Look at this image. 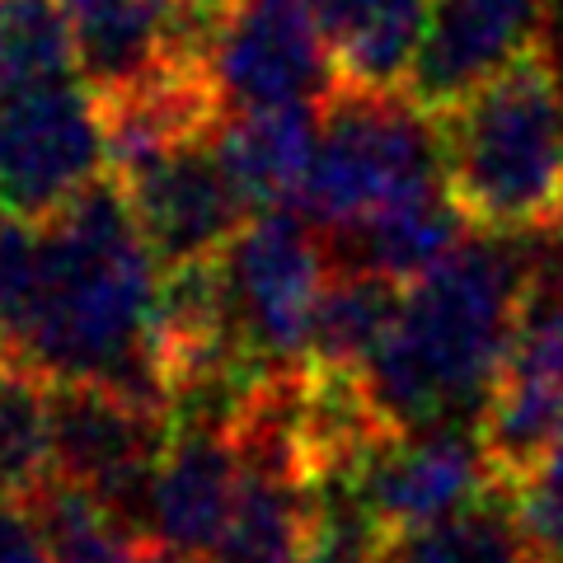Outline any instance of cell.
<instances>
[{
	"label": "cell",
	"instance_id": "cell-1",
	"mask_svg": "<svg viewBox=\"0 0 563 563\" xmlns=\"http://www.w3.org/2000/svg\"><path fill=\"white\" fill-rule=\"evenodd\" d=\"M38 291L0 357L47 385H109L165 404L151 366L165 268L109 174L57 221L38 225ZM169 409V404H165Z\"/></svg>",
	"mask_w": 563,
	"mask_h": 563
},
{
	"label": "cell",
	"instance_id": "cell-2",
	"mask_svg": "<svg viewBox=\"0 0 563 563\" xmlns=\"http://www.w3.org/2000/svg\"><path fill=\"white\" fill-rule=\"evenodd\" d=\"M531 282V240L470 231L442 268L413 282L390 339L357 376L385 432L474 422L512 347Z\"/></svg>",
	"mask_w": 563,
	"mask_h": 563
},
{
	"label": "cell",
	"instance_id": "cell-3",
	"mask_svg": "<svg viewBox=\"0 0 563 563\" xmlns=\"http://www.w3.org/2000/svg\"><path fill=\"white\" fill-rule=\"evenodd\" d=\"M437 132L446 192L470 231L498 240L563 235V70L554 43L437 113Z\"/></svg>",
	"mask_w": 563,
	"mask_h": 563
},
{
	"label": "cell",
	"instance_id": "cell-4",
	"mask_svg": "<svg viewBox=\"0 0 563 563\" xmlns=\"http://www.w3.org/2000/svg\"><path fill=\"white\" fill-rule=\"evenodd\" d=\"M446 188L442 132L409 95H372L339 85L320 103V132L301 184V217L324 235L380 217L399 202Z\"/></svg>",
	"mask_w": 563,
	"mask_h": 563
},
{
	"label": "cell",
	"instance_id": "cell-5",
	"mask_svg": "<svg viewBox=\"0 0 563 563\" xmlns=\"http://www.w3.org/2000/svg\"><path fill=\"white\" fill-rule=\"evenodd\" d=\"M333 258L314 225L291 207L258 211L217 258L221 310L235 352L258 385L306 372L314 310Z\"/></svg>",
	"mask_w": 563,
	"mask_h": 563
},
{
	"label": "cell",
	"instance_id": "cell-6",
	"mask_svg": "<svg viewBox=\"0 0 563 563\" xmlns=\"http://www.w3.org/2000/svg\"><path fill=\"white\" fill-rule=\"evenodd\" d=\"M563 428V235L531 240V282L512 347L479 413V446L493 484L512 493Z\"/></svg>",
	"mask_w": 563,
	"mask_h": 563
},
{
	"label": "cell",
	"instance_id": "cell-7",
	"mask_svg": "<svg viewBox=\"0 0 563 563\" xmlns=\"http://www.w3.org/2000/svg\"><path fill=\"white\" fill-rule=\"evenodd\" d=\"M493 493L503 488L493 484L479 428L442 422V428L399 432L376 442L339 484L324 488V498L343 503L376 544H390L399 536L428 531V526L470 512Z\"/></svg>",
	"mask_w": 563,
	"mask_h": 563
},
{
	"label": "cell",
	"instance_id": "cell-8",
	"mask_svg": "<svg viewBox=\"0 0 563 563\" xmlns=\"http://www.w3.org/2000/svg\"><path fill=\"white\" fill-rule=\"evenodd\" d=\"M103 179L109 146L90 85L52 80L0 103V211L47 225Z\"/></svg>",
	"mask_w": 563,
	"mask_h": 563
},
{
	"label": "cell",
	"instance_id": "cell-9",
	"mask_svg": "<svg viewBox=\"0 0 563 563\" xmlns=\"http://www.w3.org/2000/svg\"><path fill=\"white\" fill-rule=\"evenodd\" d=\"M174 437V409L109 385H52V474L141 531L155 465Z\"/></svg>",
	"mask_w": 563,
	"mask_h": 563
},
{
	"label": "cell",
	"instance_id": "cell-10",
	"mask_svg": "<svg viewBox=\"0 0 563 563\" xmlns=\"http://www.w3.org/2000/svg\"><path fill=\"white\" fill-rule=\"evenodd\" d=\"M62 10L80 80L109 95L165 70H207L235 0H62Z\"/></svg>",
	"mask_w": 563,
	"mask_h": 563
},
{
	"label": "cell",
	"instance_id": "cell-11",
	"mask_svg": "<svg viewBox=\"0 0 563 563\" xmlns=\"http://www.w3.org/2000/svg\"><path fill=\"white\" fill-rule=\"evenodd\" d=\"M225 113L320 103L339 90L310 0H235L207 62Z\"/></svg>",
	"mask_w": 563,
	"mask_h": 563
},
{
	"label": "cell",
	"instance_id": "cell-12",
	"mask_svg": "<svg viewBox=\"0 0 563 563\" xmlns=\"http://www.w3.org/2000/svg\"><path fill=\"white\" fill-rule=\"evenodd\" d=\"M113 179L165 273L211 263L250 221V207L240 202L217 155V136L188 141V146L155 155V161L113 174Z\"/></svg>",
	"mask_w": 563,
	"mask_h": 563
},
{
	"label": "cell",
	"instance_id": "cell-13",
	"mask_svg": "<svg viewBox=\"0 0 563 563\" xmlns=\"http://www.w3.org/2000/svg\"><path fill=\"white\" fill-rule=\"evenodd\" d=\"M554 0H432L409 99L432 118L455 109L507 66L550 47Z\"/></svg>",
	"mask_w": 563,
	"mask_h": 563
},
{
	"label": "cell",
	"instance_id": "cell-14",
	"mask_svg": "<svg viewBox=\"0 0 563 563\" xmlns=\"http://www.w3.org/2000/svg\"><path fill=\"white\" fill-rule=\"evenodd\" d=\"M240 442L225 418H174V437L155 465L141 507V540L151 550L207 563L240 503Z\"/></svg>",
	"mask_w": 563,
	"mask_h": 563
},
{
	"label": "cell",
	"instance_id": "cell-15",
	"mask_svg": "<svg viewBox=\"0 0 563 563\" xmlns=\"http://www.w3.org/2000/svg\"><path fill=\"white\" fill-rule=\"evenodd\" d=\"M310 10L339 85L409 95L432 0H310Z\"/></svg>",
	"mask_w": 563,
	"mask_h": 563
},
{
	"label": "cell",
	"instance_id": "cell-16",
	"mask_svg": "<svg viewBox=\"0 0 563 563\" xmlns=\"http://www.w3.org/2000/svg\"><path fill=\"white\" fill-rule=\"evenodd\" d=\"M465 240H470V225H465L461 211H455L446 188L422 192V198H413V202H399V207L380 211V217H372V221L352 225V231L324 235L329 258L339 263V268L385 277L404 291H409L413 282H422L428 273L442 268Z\"/></svg>",
	"mask_w": 563,
	"mask_h": 563
},
{
	"label": "cell",
	"instance_id": "cell-17",
	"mask_svg": "<svg viewBox=\"0 0 563 563\" xmlns=\"http://www.w3.org/2000/svg\"><path fill=\"white\" fill-rule=\"evenodd\" d=\"M314 132H320V109L314 103H287V109H250V113H225L217 132V155L240 202L258 211H277L301 198Z\"/></svg>",
	"mask_w": 563,
	"mask_h": 563
},
{
	"label": "cell",
	"instance_id": "cell-18",
	"mask_svg": "<svg viewBox=\"0 0 563 563\" xmlns=\"http://www.w3.org/2000/svg\"><path fill=\"white\" fill-rule=\"evenodd\" d=\"M399 301L404 287H395V282L333 263L320 310H314L306 366L329 376H362L380 352V343L390 339Z\"/></svg>",
	"mask_w": 563,
	"mask_h": 563
},
{
	"label": "cell",
	"instance_id": "cell-19",
	"mask_svg": "<svg viewBox=\"0 0 563 563\" xmlns=\"http://www.w3.org/2000/svg\"><path fill=\"white\" fill-rule=\"evenodd\" d=\"M24 512L47 544V563H136L146 550L128 517L57 474L29 493Z\"/></svg>",
	"mask_w": 563,
	"mask_h": 563
},
{
	"label": "cell",
	"instance_id": "cell-20",
	"mask_svg": "<svg viewBox=\"0 0 563 563\" xmlns=\"http://www.w3.org/2000/svg\"><path fill=\"white\" fill-rule=\"evenodd\" d=\"M376 563H540V554L521 531L512 498L493 493L442 526L376 544Z\"/></svg>",
	"mask_w": 563,
	"mask_h": 563
},
{
	"label": "cell",
	"instance_id": "cell-21",
	"mask_svg": "<svg viewBox=\"0 0 563 563\" xmlns=\"http://www.w3.org/2000/svg\"><path fill=\"white\" fill-rule=\"evenodd\" d=\"M52 479V385L0 357V493L24 503Z\"/></svg>",
	"mask_w": 563,
	"mask_h": 563
},
{
	"label": "cell",
	"instance_id": "cell-22",
	"mask_svg": "<svg viewBox=\"0 0 563 563\" xmlns=\"http://www.w3.org/2000/svg\"><path fill=\"white\" fill-rule=\"evenodd\" d=\"M0 62L10 66L20 90L76 76V33L62 0H0Z\"/></svg>",
	"mask_w": 563,
	"mask_h": 563
},
{
	"label": "cell",
	"instance_id": "cell-23",
	"mask_svg": "<svg viewBox=\"0 0 563 563\" xmlns=\"http://www.w3.org/2000/svg\"><path fill=\"white\" fill-rule=\"evenodd\" d=\"M38 258L43 235L10 211H0V347L20 339V329L33 310V291H38Z\"/></svg>",
	"mask_w": 563,
	"mask_h": 563
},
{
	"label": "cell",
	"instance_id": "cell-24",
	"mask_svg": "<svg viewBox=\"0 0 563 563\" xmlns=\"http://www.w3.org/2000/svg\"><path fill=\"white\" fill-rule=\"evenodd\" d=\"M0 563H47L38 526L24 512V503L5 498V493H0Z\"/></svg>",
	"mask_w": 563,
	"mask_h": 563
},
{
	"label": "cell",
	"instance_id": "cell-25",
	"mask_svg": "<svg viewBox=\"0 0 563 563\" xmlns=\"http://www.w3.org/2000/svg\"><path fill=\"white\" fill-rule=\"evenodd\" d=\"M136 563H188V559H179V554H165V550H151V544H146Z\"/></svg>",
	"mask_w": 563,
	"mask_h": 563
}]
</instances>
